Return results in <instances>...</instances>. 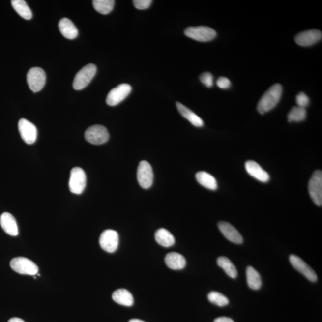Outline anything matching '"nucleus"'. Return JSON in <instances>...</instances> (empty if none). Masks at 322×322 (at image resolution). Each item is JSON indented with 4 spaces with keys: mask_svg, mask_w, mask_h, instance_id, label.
Masks as SVG:
<instances>
[{
    "mask_svg": "<svg viewBox=\"0 0 322 322\" xmlns=\"http://www.w3.org/2000/svg\"><path fill=\"white\" fill-rule=\"evenodd\" d=\"M282 87L280 84H275L265 92L260 100L257 105V111L264 114L272 110L278 104L281 99Z\"/></svg>",
    "mask_w": 322,
    "mask_h": 322,
    "instance_id": "1",
    "label": "nucleus"
},
{
    "mask_svg": "<svg viewBox=\"0 0 322 322\" xmlns=\"http://www.w3.org/2000/svg\"><path fill=\"white\" fill-rule=\"evenodd\" d=\"M97 67L94 64H87L78 72L74 78L73 88L81 90L86 88L96 75Z\"/></svg>",
    "mask_w": 322,
    "mask_h": 322,
    "instance_id": "2",
    "label": "nucleus"
},
{
    "mask_svg": "<svg viewBox=\"0 0 322 322\" xmlns=\"http://www.w3.org/2000/svg\"><path fill=\"white\" fill-rule=\"evenodd\" d=\"M184 34L196 41L207 42L214 40L216 37L217 32L208 27H190L184 30Z\"/></svg>",
    "mask_w": 322,
    "mask_h": 322,
    "instance_id": "3",
    "label": "nucleus"
},
{
    "mask_svg": "<svg viewBox=\"0 0 322 322\" xmlns=\"http://www.w3.org/2000/svg\"><path fill=\"white\" fill-rule=\"evenodd\" d=\"M10 267L16 272L21 274L35 276L38 272V266L25 257L14 258L10 262Z\"/></svg>",
    "mask_w": 322,
    "mask_h": 322,
    "instance_id": "4",
    "label": "nucleus"
},
{
    "mask_svg": "<svg viewBox=\"0 0 322 322\" xmlns=\"http://www.w3.org/2000/svg\"><path fill=\"white\" fill-rule=\"evenodd\" d=\"M86 175L80 167L72 169L70 175L69 187L74 194L80 195L84 192L86 186Z\"/></svg>",
    "mask_w": 322,
    "mask_h": 322,
    "instance_id": "5",
    "label": "nucleus"
},
{
    "mask_svg": "<svg viewBox=\"0 0 322 322\" xmlns=\"http://www.w3.org/2000/svg\"><path fill=\"white\" fill-rule=\"evenodd\" d=\"M109 134L104 126L95 125L89 127L85 132L87 141L93 145H102L107 142Z\"/></svg>",
    "mask_w": 322,
    "mask_h": 322,
    "instance_id": "6",
    "label": "nucleus"
},
{
    "mask_svg": "<svg viewBox=\"0 0 322 322\" xmlns=\"http://www.w3.org/2000/svg\"><path fill=\"white\" fill-rule=\"evenodd\" d=\"M309 192L311 198L318 206L322 205V172L317 170L313 174L309 183Z\"/></svg>",
    "mask_w": 322,
    "mask_h": 322,
    "instance_id": "7",
    "label": "nucleus"
},
{
    "mask_svg": "<svg viewBox=\"0 0 322 322\" xmlns=\"http://www.w3.org/2000/svg\"><path fill=\"white\" fill-rule=\"evenodd\" d=\"M27 79L30 90L36 93L41 90L46 84V74L43 69L36 67L29 69Z\"/></svg>",
    "mask_w": 322,
    "mask_h": 322,
    "instance_id": "8",
    "label": "nucleus"
},
{
    "mask_svg": "<svg viewBox=\"0 0 322 322\" xmlns=\"http://www.w3.org/2000/svg\"><path fill=\"white\" fill-rule=\"evenodd\" d=\"M137 178L140 186L142 188L147 189L152 186L153 181L152 168L149 162L142 161L137 169Z\"/></svg>",
    "mask_w": 322,
    "mask_h": 322,
    "instance_id": "9",
    "label": "nucleus"
},
{
    "mask_svg": "<svg viewBox=\"0 0 322 322\" xmlns=\"http://www.w3.org/2000/svg\"><path fill=\"white\" fill-rule=\"evenodd\" d=\"M99 243L103 250L108 253H114L119 245L118 234L114 230H106L100 235Z\"/></svg>",
    "mask_w": 322,
    "mask_h": 322,
    "instance_id": "10",
    "label": "nucleus"
},
{
    "mask_svg": "<svg viewBox=\"0 0 322 322\" xmlns=\"http://www.w3.org/2000/svg\"><path fill=\"white\" fill-rule=\"evenodd\" d=\"M131 86L128 84H121L111 89L106 98V103L109 106H115L119 104L131 93Z\"/></svg>",
    "mask_w": 322,
    "mask_h": 322,
    "instance_id": "11",
    "label": "nucleus"
},
{
    "mask_svg": "<svg viewBox=\"0 0 322 322\" xmlns=\"http://www.w3.org/2000/svg\"><path fill=\"white\" fill-rule=\"evenodd\" d=\"M19 133L22 139L27 144H34L37 138V129L32 122L22 118L18 123Z\"/></svg>",
    "mask_w": 322,
    "mask_h": 322,
    "instance_id": "12",
    "label": "nucleus"
},
{
    "mask_svg": "<svg viewBox=\"0 0 322 322\" xmlns=\"http://www.w3.org/2000/svg\"><path fill=\"white\" fill-rule=\"evenodd\" d=\"M290 261L293 267L299 272L303 274L310 281L313 282L317 281L318 276L316 275L315 271L309 265H308L307 263L304 262L301 258L295 255H291L290 257Z\"/></svg>",
    "mask_w": 322,
    "mask_h": 322,
    "instance_id": "13",
    "label": "nucleus"
},
{
    "mask_svg": "<svg viewBox=\"0 0 322 322\" xmlns=\"http://www.w3.org/2000/svg\"><path fill=\"white\" fill-rule=\"evenodd\" d=\"M322 38V33L318 29H311L302 32L295 37L296 43L299 46L308 47L318 43Z\"/></svg>",
    "mask_w": 322,
    "mask_h": 322,
    "instance_id": "14",
    "label": "nucleus"
},
{
    "mask_svg": "<svg viewBox=\"0 0 322 322\" xmlns=\"http://www.w3.org/2000/svg\"><path fill=\"white\" fill-rule=\"evenodd\" d=\"M218 226L224 236L230 241L236 243V244H241L243 243L242 235L231 224L225 222H220L218 223Z\"/></svg>",
    "mask_w": 322,
    "mask_h": 322,
    "instance_id": "15",
    "label": "nucleus"
},
{
    "mask_svg": "<svg viewBox=\"0 0 322 322\" xmlns=\"http://www.w3.org/2000/svg\"><path fill=\"white\" fill-rule=\"evenodd\" d=\"M245 169L252 177L263 183H267L270 180L269 175L256 162L254 161L246 162Z\"/></svg>",
    "mask_w": 322,
    "mask_h": 322,
    "instance_id": "16",
    "label": "nucleus"
},
{
    "mask_svg": "<svg viewBox=\"0 0 322 322\" xmlns=\"http://www.w3.org/2000/svg\"><path fill=\"white\" fill-rule=\"evenodd\" d=\"M0 224L5 233L12 236H18V227L15 217L8 212H4L0 217Z\"/></svg>",
    "mask_w": 322,
    "mask_h": 322,
    "instance_id": "17",
    "label": "nucleus"
},
{
    "mask_svg": "<svg viewBox=\"0 0 322 322\" xmlns=\"http://www.w3.org/2000/svg\"><path fill=\"white\" fill-rule=\"evenodd\" d=\"M165 262L168 267L172 270L183 269L186 265L185 258L175 252L170 253L165 256Z\"/></svg>",
    "mask_w": 322,
    "mask_h": 322,
    "instance_id": "18",
    "label": "nucleus"
},
{
    "mask_svg": "<svg viewBox=\"0 0 322 322\" xmlns=\"http://www.w3.org/2000/svg\"><path fill=\"white\" fill-rule=\"evenodd\" d=\"M59 29L64 37L69 40H74L78 35V30L76 27L68 18L61 19L59 23Z\"/></svg>",
    "mask_w": 322,
    "mask_h": 322,
    "instance_id": "19",
    "label": "nucleus"
},
{
    "mask_svg": "<svg viewBox=\"0 0 322 322\" xmlns=\"http://www.w3.org/2000/svg\"><path fill=\"white\" fill-rule=\"evenodd\" d=\"M176 106H177L178 111L181 116L188 120L193 125L197 127H203L204 125L203 119L200 117H198L197 114L190 110L185 106L181 104V103L177 102L176 103Z\"/></svg>",
    "mask_w": 322,
    "mask_h": 322,
    "instance_id": "20",
    "label": "nucleus"
},
{
    "mask_svg": "<svg viewBox=\"0 0 322 322\" xmlns=\"http://www.w3.org/2000/svg\"><path fill=\"white\" fill-rule=\"evenodd\" d=\"M113 299L117 303L122 306L130 307L134 304L132 294L125 289H119L115 291L113 294Z\"/></svg>",
    "mask_w": 322,
    "mask_h": 322,
    "instance_id": "21",
    "label": "nucleus"
},
{
    "mask_svg": "<svg viewBox=\"0 0 322 322\" xmlns=\"http://www.w3.org/2000/svg\"><path fill=\"white\" fill-rule=\"evenodd\" d=\"M156 241L164 247H170L175 243L173 235L167 229L161 228L156 232L155 234Z\"/></svg>",
    "mask_w": 322,
    "mask_h": 322,
    "instance_id": "22",
    "label": "nucleus"
},
{
    "mask_svg": "<svg viewBox=\"0 0 322 322\" xmlns=\"http://www.w3.org/2000/svg\"><path fill=\"white\" fill-rule=\"evenodd\" d=\"M195 177L201 186L212 190L217 189L218 184L216 179L210 174L205 172H200L197 173Z\"/></svg>",
    "mask_w": 322,
    "mask_h": 322,
    "instance_id": "23",
    "label": "nucleus"
},
{
    "mask_svg": "<svg viewBox=\"0 0 322 322\" xmlns=\"http://www.w3.org/2000/svg\"><path fill=\"white\" fill-rule=\"evenodd\" d=\"M246 279L248 287L253 290H259L262 287V281L260 274L251 266L246 268Z\"/></svg>",
    "mask_w": 322,
    "mask_h": 322,
    "instance_id": "24",
    "label": "nucleus"
},
{
    "mask_svg": "<svg viewBox=\"0 0 322 322\" xmlns=\"http://www.w3.org/2000/svg\"><path fill=\"white\" fill-rule=\"evenodd\" d=\"M11 2L14 9L22 18L26 20H29L32 18L31 10L24 0H13Z\"/></svg>",
    "mask_w": 322,
    "mask_h": 322,
    "instance_id": "25",
    "label": "nucleus"
},
{
    "mask_svg": "<svg viewBox=\"0 0 322 322\" xmlns=\"http://www.w3.org/2000/svg\"><path fill=\"white\" fill-rule=\"evenodd\" d=\"M217 264L225 270V273L231 278H236L237 276V271L235 265L228 257H220L217 259Z\"/></svg>",
    "mask_w": 322,
    "mask_h": 322,
    "instance_id": "26",
    "label": "nucleus"
},
{
    "mask_svg": "<svg viewBox=\"0 0 322 322\" xmlns=\"http://www.w3.org/2000/svg\"><path fill=\"white\" fill-rule=\"evenodd\" d=\"M115 1L113 0H94V9L103 15H107L113 10Z\"/></svg>",
    "mask_w": 322,
    "mask_h": 322,
    "instance_id": "27",
    "label": "nucleus"
},
{
    "mask_svg": "<svg viewBox=\"0 0 322 322\" xmlns=\"http://www.w3.org/2000/svg\"><path fill=\"white\" fill-rule=\"evenodd\" d=\"M306 108L295 106L288 114V120L290 122L303 121L306 118Z\"/></svg>",
    "mask_w": 322,
    "mask_h": 322,
    "instance_id": "28",
    "label": "nucleus"
},
{
    "mask_svg": "<svg viewBox=\"0 0 322 322\" xmlns=\"http://www.w3.org/2000/svg\"><path fill=\"white\" fill-rule=\"evenodd\" d=\"M208 298L212 304L220 307L226 306L229 303V299L226 296L223 295L222 293L216 292V291H212L210 293L208 294Z\"/></svg>",
    "mask_w": 322,
    "mask_h": 322,
    "instance_id": "29",
    "label": "nucleus"
},
{
    "mask_svg": "<svg viewBox=\"0 0 322 322\" xmlns=\"http://www.w3.org/2000/svg\"><path fill=\"white\" fill-rule=\"evenodd\" d=\"M296 102L298 107L306 108L310 103V99L307 95L301 92L296 97Z\"/></svg>",
    "mask_w": 322,
    "mask_h": 322,
    "instance_id": "30",
    "label": "nucleus"
},
{
    "mask_svg": "<svg viewBox=\"0 0 322 322\" xmlns=\"http://www.w3.org/2000/svg\"><path fill=\"white\" fill-rule=\"evenodd\" d=\"M200 81L201 83L205 85L207 88H211L214 85V78L211 73H203L200 76Z\"/></svg>",
    "mask_w": 322,
    "mask_h": 322,
    "instance_id": "31",
    "label": "nucleus"
},
{
    "mask_svg": "<svg viewBox=\"0 0 322 322\" xmlns=\"http://www.w3.org/2000/svg\"><path fill=\"white\" fill-rule=\"evenodd\" d=\"M134 7L139 10L147 9L150 6L152 1L151 0H134L133 1Z\"/></svg>",
    "mask_w": 322,
    "mask_h": 322,
    "instance_id": "32",
    "label": "nucleus"
},
{
    "mask_svg": "<svg viewBox=\"0 0 322 322\" xmlns=\"http://www.w3.org/2000/svg\"><path fill=\"white\" fill-rule=\"evenodd\" d=\"M217 85L220 88L228 89L231 87V83L228 78L222 77L217 80Z\"/></svg>",
    "mask_w": 322,
    "mask_h": 322,
    "instance_id": "33",
    "label": "nucleus"
},
{
    "mask_svg": "<svg viewBox=\"0 0 322 322\" xmlns=\"http://www.w3.org/2000/svg\"><path fill=\"white\" fill-rule=\"evenodd\" d=\"M214 322H234L232 319L227 317H220L215 319Z\"/></svg>",
    "mask_w": 322,
    "mask_h": 322,
    "instance_id": "34",
    "label": "nucleus"
},
{
    "mask_svg": "<svg viewBox=\"0 0 322 322\" xmlns=\"http://www.w3.org/2000/svg\"><path fill=\"white\" fill-rule=\"evenodd\" d=\"M8 322H25L22 319L18 318H13L10 319Z\"/></svg>",
    "mask_w": 322,
    "mask_h": 322,
    "instance_id": "35",
    "label": "nucleus"
},
{
    "mask_svg": "<svg viewBox=\"0 0 322 322\" xmlns=\"http://www.w3.org/2000/svg\"><path fill=\"white\" fill-rule=\"evenodd\" d=\"M129 322H145L144 321H143L142 320H140V319H131Z\"/></svg>",
    "mask_w": 322,
    "mask_h": 322,
    "instance_id": "36",
    "label": "nucleus"
}]
</instances>
